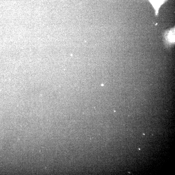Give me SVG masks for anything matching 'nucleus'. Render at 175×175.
Returning a JSON list of instances; mask_svg holds the SVG:
<instances>
[{"instance_id":"obj_2","label":"nucleus","mask_w":175,"mask_h":175,"mask_svg":"<svg viewBox=\"0 0 175 175\" xmlns=\"http://www.w3.org/2000/svg\"><path fill=\"white\" fill-rule=\"evenodd\" d=\"M166 41L173 42L174 41V30H170L166 33L165 35Z\"/></svg>"},{"instance_id":"obj_1","label":"nucleus","mask_w":175,"mask_h":175,"mask_svg":"<svg viewBox=\"0 0 175 175\" xmlns=\"http://www.w3.org/2000/svg\"><path fill=\"white\" fill-rule=\"evenodd\" d=\"M154 8L156 16H158L159 10L162 6L167 2L168 0H148Z\"/></svg>"}]
</instances>
